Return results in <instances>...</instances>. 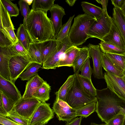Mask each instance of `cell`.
<instances>
[{"label":"cell","mask_w":125,"mask_h":125,"mask_svg":"<svg viewBox=\"0 0 125 125\" xmlns=\"http://www.w3.org/2000/svg\"></svg>","instance_id":"obj_60"},{"label":"cell","mask_w":125,"mask_h":125,"mask_svg":"<svg viewBox=\"0 0 125 125\" xmlns=\"http://www.w3.org/2000/svg\"><path fill=\"white\" fill-rule=\"evenodd\" d=\"M96 1L98 3L102 5V9L103 10L107 11L108 0H96Z\"/></svg>","instance_id":"obj_49"},{"label":"cell","mask_w":125,"mask_h":125,"mask_svg":"<svg viewBox=\"0 0 125 125\" xmlns=\"http://www.w3.org/2000/svg\"><path fill=\"white\" fill-rule=\"evenodd\" d=\"M12 47L17 55L24 57L29 56L27 51L19 41L12 45Z\"/></svg>","instance_id":"obj_43"},{"label":"cell","mask_w":125,"mask_h":125,"mask_svg":"<svg viewBox=\"0 0 125 125\" xmlns=\"http://www.w3.org/2000/svg\"><path fill=\"white\" fill-rule=\"evenodd\" d=\"M60 41L56 39L47 40L40 42L43 63L57 48Z\"/></svg>","instance_id":"obj_19"},{"label":"cell","mask_w":125,"mask_h":125,"mask_svg":"<svg viewBox=\"0 0 125 125\" xmlns=\"http://www.w3.org/2000/svg\"><path fill=\"white\" fill-rule=\"evenodd\" d=\"M74 16V15L70 17L67 21L62 25L56 37V39L57 41L62 42L68 37L71 23Z\"/></svg>","instance_id":"obj_34"},{"label":"cell","mask_w":125,"mask_h":125,"mask_svg":"<svg viewBox=\"0 0 125 125\" xmlns=\"http://www.w3.org/2000/svg\"><path fill=\"white\" fill-rule=\"evenodd\" d=\"M16 55L12 46L7 47H0V75L11 82L9 68V61L12 57Z\"/></svg>","instance_id":"obj_13"},{"label":"cell","mask_w":125,"mask_h":125,"mask_svg":"<svg viewBox=\"0 0 125 125\" xmlns=\"http://www.w3.org/2000/svg\"><path fill=\"white\" fill-rule=\"evenodd\" d=\"M102 67L106 71L117 76L123 77L122 73L116 69L107 57L106 54L102 52Z\"/></svg>","instance_id":"obj_33"},{"label":"cell","mask_w":125,"mask_h":125,"mask_svg":"<svg viewBox=\"0 0 125 125\" xmlns=\"http://www.w3.org/2000/svg\"><path fill=\"white\" fill-rule=\"evenodd\" d=\"M18 4L19 6L20 10L23 17V24L25 27L27 25V17L31 10L30 9L29 5L25 0H19Z\"/></svg>","instance_id":"obj_38"},{"label":"cell","mask_w":125,"mask_h":125,"mask_svg":"<svg viewBox=\"0 0 125 125\" xmlns=\"http://www.w3.org/2000/svg\"><path fill=\"white\" fill-rule=\"evenodd\" d=\"M99 44L102 52L104 53H110L122 54H124L125 53V49L103 41H101Z\"/></svg>","instance_id":"obj_32"},{"label":"cell","mask_w":125,"mask_h":125,"mask_svg":"<svg viewBox=\"0 0 125 125\" xmlns=\"http://www.w3.org/2000/svg\"><path fill=\"white\" fill-rule=\"evenodd\" d=\"M97 21L85 13L79 15L75 18L68 36L71 44L77 47L84 43L89 38V31Z\"/></svg>","instance_id":"obj_3"},{"label":"cell","mask_w":125,"mask_h":125,"mask_svg":"<svg viewBox=\"0 0 125 125\" xmlns=\"http://www.w3.org/2000/svg\"><path fill=\"white\" fill-rule=\"evenodd\" d=\"M96 93L95 111L102 122L107 123L125 109V101L107 88L96 89Z\"/></svg>","instance_id":"obj_2"},{"label":"cell","mask_w":125,"mask_h":125,"mask_svg":"<svg viewBox=\"0 0 125 125\" xmlns=\"http://www.w3.org/2000/svg\"><path fill=\"white\" fill-rule=\"evenodd\" d=\"M101 41L125 49V41L113 21L109 32Z\"/></svg>","instance_id":"obj_16"},{"label":"cell","mask_w":125,"mask_h":125,"mask_svg":"<svg viewBox=\"0 0 125 125\" xmlns=\"http://www.w3.org/2000/svg\"><path fill=\"white\" fill-rule=\"evenodd\" d=\"M96 97L84 92L80 86L75 74L73 84L66 97V102L71 107L76 110L93 102H96Z\"/></svg>","instance_id":"obj_4"},{"label":"cell","mask_w":125,"mask_h":125,"mask_svg":"<svg viewBox=\"0 0 125 125\" xmlns=\"http://www.w3.org/2000/svg\"><path fill=\"white\" fill-rule=\"evenodd\" d=\"M125 116L121 112L110 119L107 123L108 125H122Z\"/></svg>","instance_id":"obj_42"},{"label":"cell","mask_w":125,"mask_h":125,"mask_svg":"<svg viewBox=\"0 0 125 125\" xmlns=\"http://www.w3.org/2000/svg\"><path fill=\"white\" fill-rule=\"evenodd\" d=\"M77 0H66L65 1L70 6H72L75 3Z\"/></svg>","instance_id":"obj_50"},{"label":"cell","mask_w":125,"mask_h":125,"mask_svg":"<svg viewBox=\"0 0 125 125\" xmlns=\"http://www.w3.org/2000/svg\"><path fill=\"white\" fill-rule=\"evenodd\" d=\"M0 123L4 125H21L8 118L0 116Z\"/></svg>","instance_id":"obj_45"},{"label":"cell","mask_w":125,"mask_h":125,"mask_svg":"<svg viewBox=\"0 0 125 125\" xmlns=\"http://www.w3.org/2000/svg\"><path fill=\"white\" fill-rule=\"evenodd\" d=\"M7 114L4 107L1 99L0 98V116L6 117Z\"/></svg>","instance_id":"obj_48"},{"label":"cell","mask_w":125,"mask_h":125,"mask_svg":"<svg viewBox=\"0 0 125 125\" xmlns=\"http://www.w3.org/2000/svg\"><path fill=\"white\" fill-rule=\"evenodd\" d=\"M105 54L115 68L123 74L125 65V55L110 53Z\"/></svg>","instance_id":"obj_27"},{"label":"cell","mask_w":125,"mask_h":125,"mask_svg":"<svg viewBox=\"0 0 125 125\" xmlns=\"http://www.w3.org/2000/svg\"><path fill=\"white\" fill-rule=\"evenodd\" d=\"M80 48L72 46L68 48L61 58L57 67L63 66L73 67V63Z\"/></svg>","instance_id":"obj_18"},{"label":"cell","mask_w":125,"mask_h":125,"mask_svg":"<svg viewBox=\"0 0 125 125\" xmlns=\"http://www.w3.org/2000/svg\"><path fill=\"white\" fill-rule=\"evenodd\" d=\"M89 57L82 66L81 75L82 76L87 77L91 80V75L93 72V69L90 64V58Z\"/></svg>","instance_id":"obj_39"},{"label":"cell","mask_w":125,"mask_h":125,"mask_svg":"<svg viewBox=\"0 0 125 125\" xmlns=\"http://www.w3.org/2000/svg\"><path fill=\"white\" fill-rule=\"evenodd\" d=\"M0 125H4L0 123Z\"/></svg>","instance_id":"obj_59"},{"label":"cell","mask_w":125,"mask_h":125,"mask_svg":"<svg viewBox=\"0 0 125 125\" xmlns=\"http://www.w3.org/2000/svg\"><path fill=\"white\" fill-rule=\"evenodd\" d=\"M6 117L21 125H29V120L16 112L13 108L8 113Z\"/></svg>","instance_id":"obj_37"},{"label":"cell","mask_w":125,"mask_h":125,"mask_svg":"<svg viewBox=\"0 0 125 125\" xmlns=\"http://www.w3.org/2000/svg\"><path fill=\"white\" fill-rule=\"evenodd\" d=\"M45 123H44V124H43L41 125H45Z\"/></svg>","instance_id":"obj_58"},{"label":"cell","mask_w":125,"mask_h":125,"mask_svg":"<svg viewBox=\"0 0 125 125\" xmlns=\"http://www.w3.org/2000/svg\"><path fill=\"white\" fill-rule=\"evenodd\" d=\"M81 6L84 13L97 20L101 18L103 13L102 9L91 3L82 1L81 2Z\"/></svg>","instance_id":"obj_23"},{"label":"cell","mask_w":125,"mask_h":125,"mask_svg":"<svg viewBox=\"0 0 125 125\" xmlns=\"http://www.w3.org/2000/svg\"><path fill=\"white\" fill-rule=\"evenodd\" d=\"M42 64L36 62H32L26 71L20 75L19 78H20L22 81L29 80L37 74L39 69L41 67Z\"/></svg>","instance_id":"obj_28"},{"label":"cell","mask_w":125,"mask_h":125,"mask_svg":"<svg viewBox=\"0 0 125 125\" xmlns=\"http://www.w3.org/2000/svg\"><path fill=\"white\" fill-rule=\"evenodd\" d=\"M55 0H33L31 9L33 10H41L47 13L54 4Z\"/></svg>","instance_id":"obj_30"},{"label":"cell","mask_w":125,"mask_h":125,"mask_svg":"<svg viewBox=\"0 0 125 125\" xmlns=\"http://www.w3.org/2000/svg\"><path fill=\"white\" fill-rule=\"evenodd\" d=\"M72 46L68 37L62 41L60 42L56 50L43 63L42 68L47 69H55L57 67L59 62L66 51Z\"/></svg>","instance_id":"obj_9"},{"label":"cell","mask_w":125,"mask_h":125,"mask_svg":"<svg viewBox=\"0 0 125 125\" xmlns=\"http://www.w3.org/2000/svg\"><path fill=\"white\" fill-rule=\"evenodd\" d=\"M96 102H93L76 110V116H80L86 118L95 111Z\"/></svg>","instance_id":"obj_35"},{"label":"cell","mask_w":125,"mask_h":125,"mask_svg":"<svg viewBox=\"0 0 125 125\" xmlns=\"http://www.w3.org/2000/svg\"><path fill=\"white\" fill-rule=\"evenodd\" d=\"M90 125H108L107 123L101 124H96L95 123L91 122V123Z\"/></svg>","instance_id":"obj_52"},{"label":"cell","mask_w":125,"mask_h":125,"mask_svg":"<svg viewBox=\"0 0 125 125\" xmlns=\"http://www.w3.org/2000/svg\"><path fill=\"white\" fill-rule=\"evenodd\" d=\"M0 91L15 103L22 97L14 83L0 75Z\"/></svg>","instance_id":"obj_14"},{"label":"cell","mask_w":125,"mask_h":125,"mask_svg":"<svg viewBox=\"0 0 125 125\" xmlns=\"http://www.w3.org/2000/svg\"><path fill=\"white\" fill-rule=\"evenodd\" d=\"M51 90V86L45 81L33 94V97L36 98L41 102H45L50 99Z\"/></svg>","instance_id":"obj_26"},{"label":"cell","mask_w":125,"mask_h":125,"mask_svg":"<svg viewBox=\"0 0 125 125\" xmlns=\"http://www.w3.org/2000/svg\"><path fill=\"white\" fill-rule=\"evenodd\" d=\"M51 17L50 19L56 37L62 26V19L65 15L64 9L57 4H54L50 10Z\"/></svg>","instance_id":"obj_15"},{"label":"cell","mask_w":125,"mask_h":125,"mask_svg":"<svg viewBox=\"0 0 125 125\" xmlns=\"http://www.w3.org/2000/svg\"><path fill=\"white\" fill-rule=\"evenodd\" d=\"M122 125H125V119L124 121L123 124Z\"/></svg>","instance_id":"obj_56"},{"label":"cell","mask_w":125,"mask_h":125,"mask_svg":"<svg viewBox=\"0 0 125 125\" xmlns=\"http://www.w3.org/2000/svg\"><path fill=\"white\" fill-rule=\"evenodd\" d=\"M90 57L87 47L80 48L79 51L73 63V67L74 74L79 73L83 65L87 59Z\"/></svg>","instance_id":"obj_20"},{"label":"cell","mask_w":125,"mask_h":125,"mask_svg":"<svg viewBox=\"0 0 125 125\" xmlns=\"http://www.w3.org/2000/svg\"><path fill=\"white\" fill-rule=\"evenodd\" d=\"M112 18L125 42V18L121 9L113 8Z\"/></svg>","instance_id":"obj_21"},{"label":"cell","mask_w":125,"mask_h":125,"mask_svg":"<svg viewBox=\"0 0 125 125\" xmlns=\"http://www.w3.org/2000/svg\"><path fill=\"white\" fill-rule=\"evenodd\" d=\"M10 17H17L19 14V10L16 4H14L10 0H0Z\"/></svg>","instance_id":"obj_36"},{"label":"cell","mask_w":125,"mask_h":125,"mask_svg":"<svg viewBox=\"0 0 125 125\" xmlns=\"http://www.w3.org/2000/svg\"><path fill=\"white\" fill-rule=\"evenodd\" d=\"M124 78V81H125V77H123V76Z\"/></svg>","instance_id":"obj_57"},{"label":"cell","mask_w":125,"mask_h":125,"mask_svg":"<svg viewBox=\"0 0 125 125\" xmlns=\"http://www.w3.org/2000/svg\"><path fill=\"white\" fill-rule=\"evenodd\" d=\"M76 74L80 85L83 91L89 95L96 97V89L93 85L91 80L82 76L79 73Z\"/></svg>","instance_id":"obj_24"},{"label":"cell","mask_w":125,"mask_h":125,"mask_svg":"<svg viewBox=\"0 0 125 125\" xmlns=\"http://www.w3.org/2000/svg\"><path fill=\"white\" fill-rule=\"evenodd\" d=\"M0 98L1 99L5 109L8 113L12 109L15 103L8 98L1 91H0Z\"/></svg>","instance_id":"obj_41"},{"label":"cell","mask_w":125,"mask_h":125,"mask_svg":"<svg viewBox=\"0 0 125 125\" xmlns=\"http://www.w3.org/2000/svg\"><path fill=\"white\" fill-rule=\"evenodd\" d=\"M82 117L75 118L71 121L67 122L65 125H81Z\"/></svg>","instance_id":"obj_46"},{"label":"cell","mask_w":125,"mask_h":125,"mask_svg":"<svg viewBox=\"0 0 125 125\" xmlns=\"http://www.w3.org/2000/svg\"><path fill=\"white\" fill-rule=\"evenodd\" d=\"M123 77H125V66L124 69L123 73Z\"/></svg>","instance_id":"obj_55"},{"label":"cell","mask_w":125,"mask_h":125,"mask_svg":"<svg viewBox=\"0 0 125 125\" xmlns=\"http://www.w3.org/2000/svg\"><path fill=\"white\" fill-rule=\"evenodd\" d=\"M44 81L38 74L33 76L27 82L25 90L22 97L24 98L33 97V94Z\"/></svg>","instance_id":"obj_17"},{"label":"cell","mask_w":125,"mask_h":125,"mask_svg":"<svg viewBox=\"0 0 125 125\" xmlns=\"http://www.w3.org/2000/svg\"><path fill=\"white\" fill-rule=\"evenodd\" d=\"M13 44L11 42L5 35L1 30H0V47H7Z\"/></svg>","instance_id":"obj_44"},{"label":"cell","mask_w":125,"mask_h":125,"mask_svg":"<svg viewBox=\"0 0 125 125\" xmlns=\"http://www.w3.org/2000/svg\"><path fill=\"white\" fill-rule=\"evenodd\" d=\"M0 30L11 26L14 27L10 14L0 1Z\"/></svg>","instance_id":"obj_31"},{"label":"cell","mask_w":125,"mask_h":125,"mask_svg":"<svg viewBox=\"0 0 125 125\" xmlns=\"http://www.w3.org/2000/svg\"><path fill=\"white\" fill-rule=\"evenodd\" d=\"M121 111L123 113L125 116V109L123 108L122 109Z\"/></svg>","instance_id":"obj_54"},{"label":"cell","mask_w":125,"mask_h":125,"mask_svg":"<svg viewBox=\"0 0 125 125\" xmlns=\"http://www.w3.org/2000/svg\"><path fill=\"white\" fill-rule=\"evenodd\" d=\"M32 62L29 56L16 55L10 59L9 68L11 82L14 84L16 80Z\"/></svg>","instance_id":"obj_6"},{"label":"cell","mask_w":125,"mask_h":125,"mask_svg":"<svg viewBox=\"0 0 125 125\" xmlns=\"http://www.w3.org/2000/svg\"><path fill=\"white\" fill-rule=\"evenodd\" d=\"M103 11L101 18L97 20L90 29L88 33L89 38H95L101 40L109 32L113 20L107 11Z\"/></svg>","instance_id":"obj_5"},{"label":"cell","mask_w":125,"mask_h":125,"mask_svg":"<svg viewBox=\"0 0 125 125\" xmlns=\"http://www.w3.org/2000/svg\"><path fill=\"white\" fill-rule=\"evenodd\" d=\"M16 36L19 41L27 51L30 41L25 26L23 24L20 25L17 30Z\"/></svg>","instance_id":"obj_29"},{"label":"cell","mask_w":125,"mask_h":125,"mask_svg":"<svg viewBox=\"0 0 125 125\" xmlns=\"http://www.w3.org/2000/svg\"><path fill=\"white\" fill-rule=\"evenodd\" d=\"M125 0H112L111 1L115 7L121 9L124 2Z\"/></svg>","instance_id":"obj_47"},{"label":"cell","mask_w":125,"mask_h":125,"mask_svg":"<svg viewBox=\"0 0 125 125\" xmlns=\"http://www.w3.org/2000/svg\"><path fill=\"white\" fill-rule=\"evenodd\" d=\"M53 110L60 121L68 122L76 117V110L71 107L65 101L56 99Z\"/></svg>","instance_id":"obj_11"},{"label":"cell","mask_w":125,"mask_h":125,"mask_svg":"<svg viewBox=\"0 0 125 125\" xmlns=\"http://www.w3.org/2000/svg\"><path fill=\"white\" fill-rule=\"evenodd\" d=\"M27 51L32 62L42 64L40 42H30Z\"/></svg>","instance_id":"obj_22"},{"label":"cell","mask_w":125,"mask_h":125,"mask_svg":"<svg viewBox=\"0 0 125 125\" xmlns=\"http://www.w3.org/2000/svg\"><path fill=\"white\" fill-rule=\"evenodd\" d=\"M75 74L70 75L59 90L55 93L56 99H59L66 102L67 94L72 87Z\"/></svg>","instance_id":"obj_25"},{"label":"cell","mask_w":125,"mask_h":125,"mask_svg":"<svg viewBox=\"0 0 125 125\" xmlns=\"http://www.w3.org/2000/svg\"><path fill=\"white\" fill-rule=\"evenodd\" d=\"M14 27L11 26L0 30L14 44L19 41L14 30H15Z\"/></svg>","instance_id":"obj_40"},{"label":"cell","mask_w":125,"mask_h":125,"mask_svg":"<svg viewBox=\"0 0 125 125\" xmlns=\"http://www.w3.org/2000/svg\"><path fill=\"white\" fill-rule=\"evenodd\" d=\"M121 11L124 17L125 18V0L124 1V4L121 8Z\"/></svg>","instance_id":"obj_51"},{"label":"cell","mask_w":125,"mask_h":125,"mask_svg":"<svg viewBox=\"0 0 125 125\" xmlns=\"http://www.w3.org/2000/svg\"><path fill=\"white\" fill-rule=\"evenodd\" d=\"M28 3L29 5H31V3H32L33 0H25Z\"/></svg>","instance_id":"obj_53"},{"label":"cell","mask_w":125,"mask_h":125,"mask_svg":"<svg viewBox=\"0 0 125 125\" xmlns=\"http://www.w3.org/2000/svg\"><path fill=\"white\" fill-rule=\"evenodd\" d=\"M87 47L90 56L93 60V73L94 77L98 79L104 78L102 64V52L99 45L89 44Z\"/></svg>","instance_id":"obj_12"},{"label":"cell","mask_w":125,"mask_h":125,"mask_svg":"<svg viewBox=\"0 0 125 125\" xmlns=\"http://www.w3.org/2000/svg\"><path fill=\"white\" fill-rule=\"evenodd\" d=\"M104 77L107 88L125 101V82L123 77L106 72Z\"/></svg>","instance_id":"obj_10"},{"label":"cell","mask_w":125,"mask_h":125,"mask_svg":"<svg viewBox=\"0 0 125 125\" xmlns=\"http://www.w3.org/2000/svg\"><path fill=\"white\" fill-rule=\"evenodd\" d=\"M25 27L31 42H41L56 39L50 18L42 10L31 9Z\"/></svg>","instance_id":"obj_1"},{"label":"cell","mask_w":125,"mask_h":125,"mask_svg":"<svg viewBox=\"0 0 125 125\" xmlns=\"http://www.w3.org/2000/svg\"><path fill=\"white\" fill-rule=\"evenodd\" d=\"M50 104L41 102L29 120V125L46 124L54 117V112L50 107Z\"/></svg>","instance_id":"obj_7"},{"label":"cell","mask_w":125,"mask_h":125,"mask_svg":"<svg viewBox=\"0 0 125 125\" xmlns=\"http://www.w3.org/2000/svg\"><path fill=\"white\" fill-rule=\"evenodd\" d=\"M41 102L36 98L22 97L14 104L13 108L21 116L29 120Z\"/></svg>","instance_id":"obj_8"}]
</instances>
